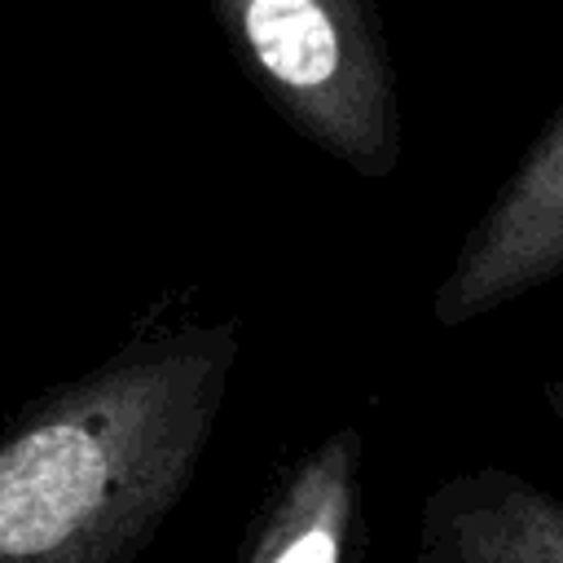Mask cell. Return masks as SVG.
<instances>
[{"label": "cell", "mask_w": 563, "mask_h": 563, "mask_svg": "<svg viewBox=\"0 0 563 563\" xmlns=\"http://www.w3.org/2000/svg\"><path fill=\"white\" fill-rule=\"evenodd\" d=\"M207 4L242 75L303 141L365 180L400 167V84L374 0Z\"/></svg>", "instance_id": "2"}, {"label": "cell", "mask_w": 563, "mask_h": 563, "mask_svg": "<svg viewBox=\"0 0 563 563\" xmlns=\"http://www.w3.org/2000/svg\"><path fill=\"white\" fill-rule=\"evenodd\" d=\"M409 563H563V497L506 466L457 471L422 497Z\"/></svg>", "instance_id": "4"}, {"label": "cell", "mask_w": 563, "mask_h": 563, "mask_svg": "<svg viewBox=\"0 0 563 563\" xmlns=\"http://www.w3.org/2000/svg\"><path fill=\"white\" fill-rule=\"evenodd\" d=\"M233 321L154 325L40 391L0 435V563H136L224 409Z\"/></svg>", "instance_id": "1"}, {"label": "cell", "mask_w": 563, "mask_h": 563, "mask_svg": "<svg viewBox=\"0 0 563 563\" xmlns=\"http://www.w3.org/2000/svg\"><path fill=\"white\" fill-rule=\"evenodd\" d=\"M365 519V435L334 427L260 501L238 563H356Z\"/></svg>", "instance_id": "5"}, {"label": "cell", "mask_w": 563, "mask_h": 563, "mask_svg": "<svg viewBox=\"0 0 563 563\" xmlns=\"http://www.w3.org/2000/svg\"><path fill=\"white\" fill-rule=\"evenodd\" d=\"M563 277V101L466 229L431 295V317L457 330Z\"/></svg>", "instance_id": "3"}, {"label": "cell", "mask_w": 563, "mask_h": 563, "mask_svg": "<svg viewBox=\"0 0 563 563\" xmlns=\"http://www.w3.org/2000/svg\"><path fill=\"white\" fill-rule=\"evenodd\" d=\"M541 400H545V413L563 427V378H550V383L541 387Z\"/></svg>", "instance_id": "6"}]
</instances>
